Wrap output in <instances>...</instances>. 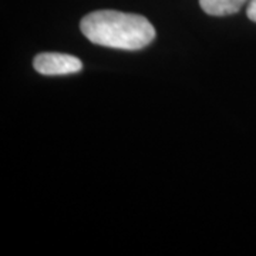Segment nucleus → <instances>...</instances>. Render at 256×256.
I'll use <instances>...</instances> for the list:
<instances>
[{
    "label": "nucleus",
    "mask_w": 256,
    "mask_h": 256,
    "mask_svg": "<svg viewBox=\"0 0 256 256\" xmlns=\"http://www.w3.org/2000/svg\"><path fill=\"white\" fill-rule=\"evenodd\" d=\"M248 0H200L202 10L210 16H229L235 14Z\"/></svg>",
    "instance_id": "nucleus-3"
},
{
    "label": "nucleus",
    "mask_w": 256,
    "mask_h": 256,
    "mask_svg": "<svg viewBox=\"0 0 256 256\" xmlns=\"http://www.w3.org/2000/svg\"><path fill=\"white\" fill-rule=\"evenodd\" d=\"M82 34L97 46L141 50L156 38V28L148 18L117 10H97L84 16Z\"/></svg>",
    "instance_id": "nucleus-1"
},
{
    "label": "nucleus",
    "mask_w": 256,
    "mask_h": 256,
    "mask_svg": "<svg viewBox=\"0 0 256 256\" xmlns=\"http://www.w3.org/2000/svg\"><path fill=\"white\" fill-rule=\"evenodd\" d=\"M246 14L249 20L255 22L256 23V0H249V4H248Z\"/></svg>",
    "instance_id": "nucleus-4"
},
{
    "label": "nucleus",
    "mask_w": 256,
    "mask_h": 256,
    "mask_svg": "<svg viewBox=\"0 0 256 256\" xmlns=\"http://www.w3.org/2000/svg\"><path fill=\"white\" fill-rule=\"evenodd\" d=\"M33 67L43 76H67L82 72V63L74 56L63 53H40L33 60Z\"/></svg>",
    "instance_id": "nucleus-2"
}]
</instances>
